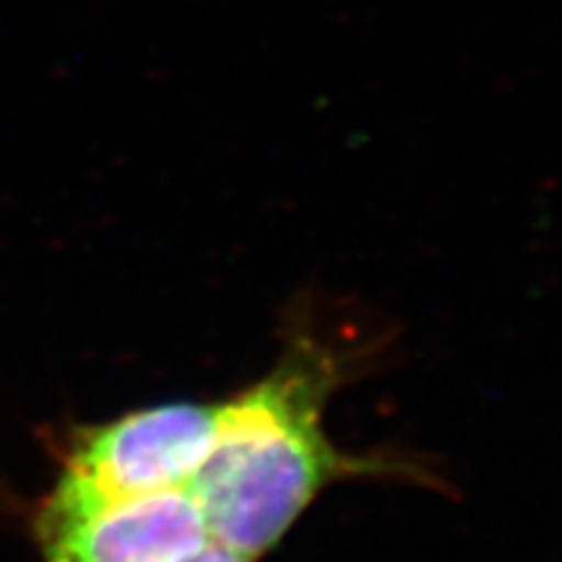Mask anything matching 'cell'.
<instances>
[{"instance_id": "1", "label": "cell", "mask_w": 562, "mask_h": 562, "mask_svg": "<svg viewBox=\"0 0 562 562\" xmlns=\"http://www.w3.org/2000/svg\"><path fill=\"white\" fill-rule=\"evenodd\" d=\"M336 378L328 351L294 349L269 378L222 404L214 446L188 484L216 544L252 562L281 542L326 484L372 472L321 425Z\"/></svg>"}, {"instance_id": "2", "label": "cell", "mask_w": 562, "mask_h": 562, "mask_svg": "<svg viewBox=\"0 0 562 562\" xmlns=\"http://www.w3.org/2000/svg\"><path fill=\"white\" fill-rule=\"evenodd\" d=\"M220 412L222 404H159L81 435L37 526L53 529L110 505L188 490L214 446Z\"/></svg>"}, {"instance_id": "3", "label": "cell", "mask_w": 562, "mask_h": 562, "mask_svg": "<svg viewBox=\"0 0 562 562\" xmlns=\"http://www.w3.org/2000/svg\"><path fill=\"white\" fill-rule=\"evenodd\" d=\"M199 503L170 490L40 529L45 562H178L209 542Z\"/></svg>"}, {"instance_id": "4", "label": "cell", "mask_w": 562, "mask_h": 562, "mask_svg": "<svg viewBox=\"0 0 562 562\" xmlns=\"http://www.w3.org/2000/svg\"><path fill=\"white\" fill-rule=\"evenodd\" d=\"M178 562H250L248 558H243V554L227 550V547L216 544L214 539H209L206 544L199 547V550L186 554V558H180Z\"/></svg>"}]
</instances>
